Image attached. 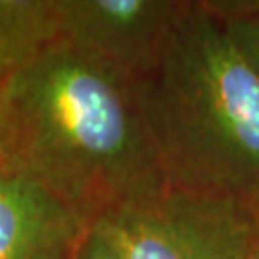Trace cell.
Listing matches in <instances>:
<instances>
[{"label": "cell", "mask_w": 259, "mask_h": 259, "mask_svg": "<svg viewBox=\"0 0 259 259\" xmlns=\"http://www.w3.org/2000/svg\"><path fill=\"white\" fill-rule=\"evenodd\" d=\"M133 84L167 188L259 205V75L209 2H186Z\"/></svg>", "instance_id": "obj_2"}, {"label": "cell", "mask_w": 259, "mask_h": 259, "mask_svg": "<svg viewBox=\"0 0 259 259\" xmlns=\"http://www.w3.org/2000/svg\"><path fill=\"white\" fill-rule=\"evenodd\" d=\"M185 6L181 0H58L60 42L135 79Z\"/></svg>", "instance_id": "obj_4"}, {"label": "cell", "mask_w": 259, "mask_h": 259, "mask_svg": "<svg viewBox=\"0 0 259 259\" xmlns=\"http://www.w3.org/2000/svg\"><path fill=\"white\" fill-rule=\"evenodd\" d=\"M75 259H119L113 251L110 242L102 236V232L96 227H91L87 236L83 238L79 250L75 253Z\"/></svg>", "instance_id": "obj_8"}, {"label": "cell", "mask_w": 259, "mask_h": 259, "mask_svg": "<svg viewBox=\"0 0 259 259\" xmlns=\"http://www.w3.org/2000/svg\"><path fill=\"white\" fill-rule=\"evenodd\" d=\"M93 225L167 186L133 77L58 42L4 84L2 169Z\"/></svg>", "instance_id": "obj_1"}, {"label": "cell", "mask_w": 259, "mask_h": 259, "mask_svg": "<svg viewBox=\"0 0 259 259\" xmlns=\"http://www.w3.org/2000/svg\"><path fill=\"white\" fill-rule=\"evenodd\" d=\"M231 31L234 42L259 75V0L209 2Z\"/></svg>", "instance_id": "obj_7"}, {"label": "cell", "mask_w": 259, "mask_h": 259, "mask_svg": "<svg viewBox=\"0 0 259 259\" xmlns=\"http://www.w3.org/2000/svg\"><path fill=\"white\" fill-rule=\"evenodd\" d=\"M251 259H259V244H257V248H255V251H253V255H251Z\"/></svg>", "instance_id": "obj_10"}, {"label": "cell", "mask_w": 259, "mask_h": 259, "mask_svg": "<svg viewBox=\"0 0 259 259\" xmlns=\"http://www.w3.org/2000/svg\"><path fill=\"white\" fill-rule=\"evenodd\" d=\"M93 225L119 259H251L259 244L257 204L175 188Z\"/></svg>", "instance_id": "obj_3"}, {"label": "cell", "mask_w": 259, "mask_h": 259, "mask_svg": "<svg viewBox=\"0 0 259 259\" xmlns=\"http://www.w3.org/2000/svg\"><path fill=\"white\" fill-rule=\"evenodd\" d=\"M91 227L47 188L0 171V259H75Z\"/></svg>", "instance_id": "obj_5"}, {"label": "cell", "mask_w": 259, "mask_h": 259, "mask_svg": "<svg viewBox=\"0 0 259 259\" xmlns=\"http://www.w3.org/2000/svg\"><path fill=\"white\" fill-rule=\"evenodd\" d=\"M60 42L58 0H0V79Z\"/></svg>", "instance_id": "obj_6"}, {"label": "cell", "mask_w": 259, "mask_h": 259, "mask_svg": "<svg viewBox=\"0 0 259 259\" xmlns=\"http://www.w3.org/2000/svg\"><path fill=\"white\" fill-rule=\"evenodd\" d=\"M4 84L6 81L0 79V169H2V156H4Z\"/></svg>", "instance_id": "obj_9"}]
</instances>
